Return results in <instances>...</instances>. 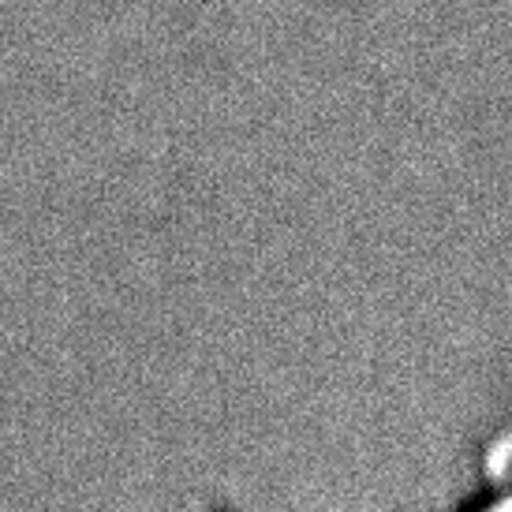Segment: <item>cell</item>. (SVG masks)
Wrapping results in <instances>:
<instances>
[{
	"label": "cell",
	"mask_w": 512,
	"mask_h": 512,
	"mask_svg": "<svg viewBox=\"0 0 512 512\" xmlns=\"http://www.w3.org/2000/svg\"><path fill=\"white\" fill-rule=\"evenodd\" d=\"M460 512H512V490L483 486V494H479L475 501H468Z\"/></svg>",
	"instance_id": "7a4b0ae2"
},
{
	"label": "cell",
	"mask_w": 512,
	"mask_h": 512,
	"mask_svg": "<svg viewBox=\"0 0 512 512\" xmlns=\"http://www.w3.org/2000/svg\"><path fill=\"white\" fill-rule=\"evenodd\" d=\"M483 486L512 490V423L501 427L483 449Z\"/></svg>",
	"instance_id": "6da1fadb"
}]
</instances>
